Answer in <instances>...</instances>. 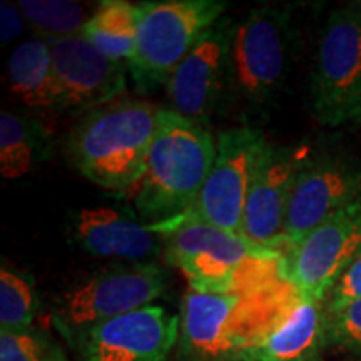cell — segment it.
Returning <instances> with one entry per match:
<instances>
[{
  "mask_svg": "<svg viewBox=\"0 0 361 361\" xmlns=\"http://www.w3.org/2000/svg\"><path fill=\"white\" fill-rule=\"evenodd\" d=\"M216 157L207 126L159 109L154 139L141 180L130 189L137 213L149 223L174 219L191 209Z\"/></svg>",
  "mask_w": 361,
  "mask_h": 361,
  "instance_id": "4",
  "label": "cell"
},
{
  "mask_svg": "<svg viewBox=\"0 0 361 361\" xmlns=\"http://www.w3.org/2000/svg\"><path fill=\"white\" fill-rule=\"evenodd\" d=\"M166 286L168 276L157 263L111 266L67 293L54 319L71 341L96 324L151 306Z\"/></svg>",
  "mask_w": 361,
  "mask_h": 361,
  "instance_id": "8",
  "label": "cell"
},
{
  "mask_svg": "<svg viewBox=\"0 0 361 361\" xmlns=\"http://www.w3.org/2000/svg\"><path fill=\"white\" fill-rule=\"evenodd\" d=\"M360 197L361 162L355 156L336 149L306 151L291 189L283 234L284 252Z\"/></svg>",
  "mask_w": 361,
  "mask_h": 361,
  "instance_id": "9",
  "label": "cell"
},
{
  "mask_svg": "<svg viewBox=\"0 0 361 361\" xmlns=\"http://www.w3.org/2000/svg\"><path fill=\"white\" fill-rule=\"evenodd\" d=\"M0 361H66L47 338L34 331H0Z\"/></svg>",
  "mask_w": 361,
  "mask_h": 361,
  "instance_id": "23",
  "label": "cell"
},
{
  "mask_svg": "<svg viewBox=\"0 0 361 361\" xmlns=\"http://www.w3.org/2000/svg\"><path fill=\"white\" fill-rule=\"evenodd\" d=\"M159 109L128 99L87 112L66 139L71 164L97 186L129 192L146 171Z\"/></svg>",
  "mask_w": 361,
  "mask_h": 361,
  "instance_id": "3",
  "label": "cell"
},
{
  "mask_svg": "<svg viewBox=\"0 0 361 361\" xmlns=\"http://www.w3.org/2000/svg\"><path fill=\"white\" fill-rule=\"evenodd\" d=\"M35 318V295L29 279L6 264L0 269V331H25Z\"/></svg>",
  "mask_w": 361,
  "mask_h": 361,
  "instance_id": "22",
  "label": "cell"
},
{
  "mask_svg": "<svg viewBox=\"0 0 361 361\" xmlns=\"http://www.w3.org/2000/svg\"><path fill=\"white\" fill-rule=\"evenodd\" d=\"M361 250V197L284 252V278L300 295L324 301Z\"/></svg>",
  "mask_w": 361,
  "mask_h": 361,
  "instance_id": "11",
  "label": "cell"
},
{
  "mask_svg": "<svg viewBox=\"0 0 361 361\" xmlns=\"http://www.w3.org/2000/svg\"><path fill=\"white\" fill-rule=\"evenodd\" d=\"M179 331V316L151 305L85 329L71 343L78 361H169Z\"/></svg>",
  "mask_w": 361,
  "mask_h": 361,
  "instance_id": "12",
  "label": "cell"
},
{
  "mask_svg": "<svg viewBox=\"0 0 361 361\" xmlns=\"http://www.w3.org/2000/svg\"><path fill=\"white\" fill-rule=\"evenodd\" d=\"M268 141L259 129L241 126L216 139V157L200 196L183 218L241 234L243 213L252 174Z\"/></svg>",
  "mask_w": 361,
  "mask_h": 361,
  "instance_id": "10",
  "label": "cell"
},
{
  "mask_svg": "<svg viewBox=\"0 0 361 361\" xmlns=\"http://www.w3.org/2000/svg\"><path fill=\"white\" fill-rule=\"evenodd\" d=\"M59 112L87 114L117 101L126 90V64L94 47L84 35L49 40Z\"/></svg>",
  "mask_w": 361,
  "mask_h": 361,
  "instance_id": "13",
  "label": "cell"
},
{
  "mask_svg": "<svg viewBox=\"0 0 361 361\" xmlns=\"http://www.w3.org/2000/svg\"><path fill=\"white\" fill-rule=\"evenodd\" d=\"M141 4L104 0L94 11L82 35L104 56L128 66L135 51Z\"/></svg>",
  "mask_w": 361,
  "mask_h": 361,
  "instance_id": "20",
  "label": "cell"
},
{
  "mask_svg": "<svg viewBox=\"0 0 361 361\" xmlns=\"http://www.w3.org/2000/svg\"><path fill=\"white\" fill-rule=\"evenodd\" d=\"M233 24L229 17H221L173 72L166 84L168 109L207 126L226 96Z\"/></svg>",
  "mask_w": 361,
  "mask_h": 361,
  "instance_id": "14",
  "label": "cell"
},
{
  "mask_svg": "<svg viewBox=\"0 0 361 361\" xmlns=\"http://www.w3.org/2000/svg\"><path fill=\"white\" fill-rule=\"evenodd\" d=\"M306 151L269 142L266 146L252 174L243 213L241 236L252 245L284 255L283 234L291 189Z\"/></svg>",
  "mask_w": 361,
  "mask_h": 361,
  "instance_id": "15",
  "label": "cell"
},
{
  "mask_svg": "<svg viewBox=\"0 0 361 361\" xmlns=\"http://www.w3.org/2000/svg\"><path fill=\"white\" fill-rule=\"evenodd\" d=\"M164 238V258L197 293L252 291L284 281V255L241 234L178 216L152 223Z\"/></svg>",
  "mask_w": 361,
  "mask_h": 361,
  "instance_id": "1",
  "label": "cell"
},
{
  "mask_svg": "<svg viewBox=\"0 0 361 361\" xmlns=\"http://www.w3.org/2000/svg\"><path fill=\"white\" fill-rule=\"evenodd\" d=\"M7 72L12 94L22 104L30 109L59 112V92L47 40L30 39L17 45L8 57Z\"/></svg>",
  "mask_w": 361,
  "mask_h": 361,
  "instance_id": "18",
  "label": "cell"
},
{
  "mask_svg": "<svg viewBox=\"0 0 361 361\" xmlns=\"http://www.w3.org/2000/svg\"><path fill=\"white\" fill-rule=\"evenodd\" d=\"M228 8L221 0L141 2L137 40L128 64L141 94L166 87L173 72Z\"/></svg>",
  "mask_w": 361,
  "mask_h": 361,
  "instance_id": "6",
  "label": "cell"
},
{
  "mask_svg": "<svg viewBox=\"0 0 361 361\" xmlns=\"http://www.w3.org/2000/svg\"><path fill=\"white\" fill-rule=\"evenodd\" d=\"M27 25L42 40H54L82 35L84 25L92 16L89 7L64 0H22L19 2Z\"/></svg>",
  "mask_w": 361,
  "mask_h": 361,
  "instance_id": "21",
  "label": "cell"
},
{
  "mask_svg": "<svg viewBox=\"0 0 361 361\" xmlns=\"http://www.w3.org/2000/svg\"><path fill=\"white\" fill-rule=\"evenodd\" d=\"M361 300V250L355 259L343 271L338 281L324 298V310L326 313H336L351 303Z\"/></svg>",
  "mask_w": 361,
  "mask_h": 361,
  "instance_id": "25",
  "label": "cell"
},
{
  "mask_svg": "<svg viewBox=\"0 0 361 361\" xmlns=\"http://www.w3.org/2000/svg\"><path fill=\"white\" fill-rule=\"evenodd\" d=\"M75 243L99 258H116L130 263H154L164 252V238L151 223L112 207H85L72 216Z\"/></svg>",
  "mask_w": 361,
  "mask_h": 361,
  "instance_id": "16",
  "label": "cell"
},
{
  "mask_svg": "<svg viewBox=\"0 0 361 361\" xmlns=\"http://www.w3.org/2000/svg\"><path fill=\"white\" fill-rule=\"evenodd\" d=\"M293 56L295 25L291 8H251L233 24L224 101L245 116H261L283 92Z\"/></svg>",
  "mask_w": 361,
  "mask_h": 361,
  "instance_id": "5",
  "label": "cell"
},
{
  "mask_svg": "<svg viewBox=\"0 0 361 361\" xmlns=\"http://www.w3.org/2000/svg\"><path fill=\"white\" fill-rule=\"evenodd\" d=\"M296 290L284 279L252 291L189 290L180 308L178 361H251V351Z\"/></svg>",
  "mask_w": 361,
  "mask_h": 361,
  "instance_id": "2",
  "label": "cell"
},
{
  "mask_svg": "<svg viewBox=\"0 0 361 361\" xmlns=\"http://www.w3.org/2000/svg\"><path fill=\"white\" fill-rule=\"evenodd\" d=\"M313 117L326 128L361 123V2L333 8L310 72Z\"/></svg>",
  "mask_w": 361,
  "mask_h": 361,
  "instance_id": "7",
  "label": "cell"
},
{
  "mask_svg": "<svg viewBox=\"0 0 361 361\" xmlns=\"http://www.w3.org/2000/svg\"><path fill=\"white\" fill-rule=\"evenodd\" d=\"M51 154V134L37 117L22 112L0 114V174L19 179Z\"/></svg>",
  "mask_w": 361,
  "mask_h": 361,
  "instance_id": "19",
  "label": "cell"
},
{
  "mask_svg": "<svg viewBox=\"0 0 361 361\" xmlns=\"http://www.w3.org/2000/svg\"><path fill=\"white\" fill-rule=\"evenodd\" d=\"M25 25V16L22 13L19 4L2 2V7H0V37H2V42L6 44L19 39Z\"/></svg>",
  "mask_w": 361,
  "mask_h": 361,
  "instance_id": "26",
  "label": "cell"
},
{
  "mask_svg": "<svg viewBox=\"0 0 361 361\" xmlns=\"http://www.w3.org/2000/svg\"><path fill=\"white\" fill-rule=\"evenodd\" d=\"M324 301L295 291L251 351V361H319L328 348Z\"/></svg>",
  "mask_w": 361,
  "mask_h": 361,
  "instance_id": "17",
  "label": "cell"
},
{
  "mask_svg": "<svg viewBox=\"0 0 361 361\" xmlns=\"http://www.w3.org/2000/svg\"><path fill=\"white\" fill-rule=\"evenodd\" d=\"M328 345L361 360V300L328 314Z\"/></svg>",
  "mask_w": 361,
  "mask_h": 361,
  "instance_id": "24",
  "label": "cell"
}]
</instances>
